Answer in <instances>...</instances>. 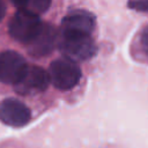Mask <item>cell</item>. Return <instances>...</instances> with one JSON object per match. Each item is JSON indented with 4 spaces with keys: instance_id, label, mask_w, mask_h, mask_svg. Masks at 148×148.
Masks as SVG:
<instances>
[{
    "instance_id": "cell-4",
    "label": "cell",
    "mask_w": 148,
    "mask_h": 148,
    "mask_svg": "<svg viewBox=\"0 0 148 148\" xmlns=\"http://www.w3.org/2000/svg\"><path fill=\"white\" fill-rule=\"evenodd\" d=\"M25 59L15 51H3L0 53V82L16 84L27 71Z\"/></svg>"
},
{
    "instance_id": "cell-11",
    "label": "cell",
    "mask_w": 148,
    "mask_h": 148,
    "mask_svg": "<svg viewBox=\"0 0 148 148\" xmlns=\"http://www.w3.org/2000/svg\"><path fill=\"white\" fill-rule=\"evenodd\" d=\"M128 7L141 12H148V0H132L128 2Z\"/></svg>"
},
{
    "instance_id": "cell-3",
    "label": "cell",
    "mask_w": 148,
    "mask_h": 148,
    "mask_svg": "<svg viewBox=\"0 0 148 148\" xmlns=\"http://www.w3.org/2000/svg\"><path fill=\"white\" fill-rule=\"evenodd\" d=\"M43 22L37 15L18 10L9 21V35L17 42L28 44L39 32Z\"/></svg>"
},
{
    "instance_id": "cell-2",
    "label": "cell",
    "mask_w": 148,
    "mask_h": 148,
    "mask_svg": "<svg viewBox=\"0 0 148 148\" xmlns=\"http://www.w3.org/2000/svg\"><path fill=\"white\" fill-rule=\"evenodd\" d=\"M49 76L57 89L69 90L79 83L81 79V69L74 61L67 58L57 59L50 65Z\"/></svg>"
},
{
    "instance_id": "cell-8",
    "label": "cell",
    "mask_w": 148,
    "mask_h": 148,
    "mask_svg": "<svg viewBox=\"0 0 148 148\" xmlns=\"http://www.w3.org/2000/svg\"><path fill=\"white\" fill-rule=\"evenodd\" d=\"M95 16L87 10H74L66 15L61 22L62 31L91 35L95 29Z\"/></svg>"
},
{
    "instance_id": "cell-1",
    "label": "cell",
    "mask_w": 148,
    "mask_h": 148,
    "mask_svg": "<svg viewBox=\"0 0 148 148\" xmlns=\"http://www.w3.org/2000/svg\"><path fill=\"white\" fill-rule=\"evenodd\" d=\"M57 44L65 58L74 62L90 59L95 56L97 50L91 35L80 32L60 30V36L58 37Z\"/></svg>"
},
{
    "instance_id": "cell-10",
    "label": "cell",
    "mask_w": 148,
    "mask_h": 148,
    "mask_svg": "<svg viewBox=\"0 0 148 148\" xmlns=\"http://www.w3.org/2000/svg\"><path fill=\"white\" fill-rule=\"evenodd\" d=\"M139 45L143 54L148 58V25L143 27L139 34Z\"/></svg>"
},
{
    "instance_id": "cell-7",
    "label": "cell",
    "mask_w": 148,
    "mask_h": 148,
    "mask_svg": "<svg viewBox=\"0 0 148 148\" xmlns=\"http://www.w3.org/2000/svg\"><path fill=\"white\" fill-rule=\"evenodd\" d=\"M58 42V34L53 25L49 23H43L39 32L35 38L28 43V52L32 57L40 58L50 54Z\"/></svg>"
},
{
    "instance_id": "cell-6",
    "label": "cell",
    "mask_w": 148,
    "mask_h": 148,
    "mask_svg": "<svg viewBox=\"0 0 148 148\" xmlns=\"http://www.w3.org/2000/svg\"><path fill=\"white\" fill-rule=\"evenodd\" d=\"M50 83L49 73L42 67L28 66L22 79L15 84V89L21 95L37 94L44 91Z\"/></svg>"
},
{
    "instance_id": "cell-5",
    "label": "cell",
    "mask_w": 148,
    "mask_h": 148,
    "mask_svg": "<svg viewBox=\"0 0 148 148\" xmlns=\"http://www.w3.org/2000/svg\"><path fill=\"white\" fill-rule=\"evenodd\" d=\"M31 113L29 108L15 98L0 102V120L12 127H22L29 123Z\"/></svg>"
},
{
    "instance_id": "cell-9",
    "label": "cell",
    "mask_w": 148,
    "mask_h": 148,
    "mask_svg": "<svg viewBox=\"0 0 148 148\" xmlns=\"http://www.w3.org/2000/svg\"><path fill=\"white\" fill-rule=\"evenodd\" d=\"M14 5L18 8V10H23L34 15H39L45 13L50 6L52 0H13Z\"/></svg>"
},
{
    "instance_id": "cell-12",
    "label": "cell",
    "mask_w": 148,
    "mask_h": 148,
    "mask_svg": "<svg viewBox=\"0 0 148 148\" xmlns=\"http://www.w3.org/2000/svg\"><path fill=\"white\" fill-rule=\"evenodd\" d=\"M6 12H7L6 3H5V1H3V0H0V22H1V21H2V18L5 17Z\"/></svg>"
}]
</instances>
